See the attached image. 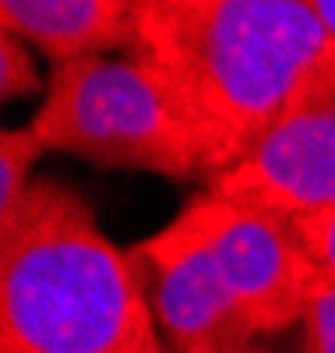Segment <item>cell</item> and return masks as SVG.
Returning <instances> with one entry per match:
<instances>
[{"label":"cell","instance_id":"6da1fadb","mask_svg":"<svg viewBox=\"0 0 335 353\" xmlns=\"http://www.w3.org/2000/svg\"><path fill=\"white\" fill-rule=\"evenodd\" d=\"M328 46L311 0H141L134 61L159 78L216 181L254 152Z\"/></svg>","mask_w":335,"mask_h":353},{"label":"cell","instance_id":"7a4b0ae2","mask_svg":"<svg viewBox=\"0 0 335 353\" xmlns=\"http://www.w3.org/2000/svg\"><path fill=\"white\" fill-rule=\"evenodd\" d=\"M131 254L88 201L36 181L0 226V353H163Z\"/></svg>","mask_w":335,"mask_h":353},{"label":"cell","instance_id":"3957f363","mask_svg":"<svg viewBox=\"0 0 335 353\" xmlns=\"http://www.w3.org/2000/svg\"><path fill=\"white\" fill-rule=\"evenodd\" d=\"M28 128L46 152H71L96 166L148 170L173 181L201 173L191 128L141 61L85 57L60 64Z\"/></svg>","mask_w":335,"mask_h":353},{"label":"cell","instance_id":"277c9868","mask_svg":"<svg viewBox=\"0 0 335 353\" xmlns=\"http://www.w3.org/2000/svg\"><path fill=\"white\" fill-rule=\"evenodd\" d=\"M173 223L212 254L258 336L300 321L318 265L303 248L293 216L208 188Z\"/></svg>","mask_w":335,"mask_h":353},{"label":"cell","instance_id":"5b68a950","mask_svg":"<svg viewBox=\"0 0 335 353\" xmlns=\"http://www.w3.org/2000/svg\"><path fill=\"white\" fill-rule=\"evenodd\" d=\"M208 188L293 219L335 212V43L307 71L254 152Z\"/></svg>","mask_w":335,"mask_h":353},{"label":"cell","instance_id":"8992f818","mask_svg":"<svg viewBox=\"0 0 335 353\" xmlns=\"http://www.w3.org/2000/svg\"><path fill=\"white\" fill-rule=\"evenodd\" d=\"M134 269L152 272L145 297L176 353H247L258 329L212 254L176 223L131 251Z\"/></svg>","mask_w":335,"mask_h":353},{"label":"cell","instance_id":"52a82bcc","mask_svg":"<svg viewBox=\"0 0 335 353\" xmlns=\"http://www.w3.org/2000/svg\"><path fill=\"white\" fill-rule=\"evenodd\" d=\"M141 0H4L0 25L28 46L53 57L57 68L106 57V50L131 46L138 36Z\"/></svg>","mask_w":335,"mask_h":353},{"label":"cell","instance_id":"ba28073f","mask_svg":"<svg viewBox=\"0 0 335 353\" xmlns=\"http://www.w3.org/2000/svg\"><path fill=\"white\" fill-rule=\"evenodd\" d=\"M46 145L32 128H8L0 134V226H8L32 191V166Z\"/></svg>","mask_w":335,"mask_h":353},{"label":"cell","instance_id":"9c48e42d","mask_svg":"<svg viewBox=\"0 0 335 353\" xmlns=\"http://www.w3.org/2000/svg\"><path fill=\"white\" fill-rule=\"evenodd\" d=\"M303 353H335V279L314 276L303 301Z\"/></svg>","mask_w":335,"mask_h":353},{"label":"cell","instance_id":"30bf717a","mask_svg":"<svg viewBox=\"0 0 335 353\" xmlns=\"http://www.w3.org/2000/svg\"><path fill=\"white\" fill-rule=\"evenodd\" d=\"M39 88V74L32 64L28 43H21L11 32H0V96L18 99V96H32Z\"/></svg>","mask_w":335,"mask_h":353},{"label":"cell","instance_id":"8fae6325","mask_svg":"<svg viewBox=\"0 0 335 353\" xmlns=\"http://www.w3.org/2000/svg\"><path fill=\"white\" fill-rule=\"evenodd\" d=\"M296 233H300L303 248H307L311 261L318 265V272L335 279V212L296 219Z\"/></svg>","mask_w":335,"mask_h":353},{"label":"cell","instance_id":"7c38bea8","mask_svg":"<svg viewBox=\"0 0 335 353\" xmlns=\"http://www.w3.org/2000/svg\"><path fill=\"white\" fill-rule=\"evenodd\" d=\"M311 8H314L318 21L325 25V32H328V39L335 43V0H311Z\"/></svg>","mask_w":335,"mask_h":353},{"label":"cell","instance_id":"4fadbf2b","mask_svg":"<svg viewBox=\"0 0 335 353\" xmlns=\"http://www.w3.org/2000/svg\"><path fill=\"white\" fill-rule=\"evenodd\" d=\"M163 353H176V350H163Z\"/></svg>","mask_w":335,"mask_h":353},{"label":"cell","instance_id":"5bb4252c","mask_svg":"<svg viewBox=\"0 0 335 353\" xmlns=\"http://www.w3.org/2000/svg\"><path fill=\"white\" fill-rule=\"evenodd\" d=\"M247 353H258V350H247Z\"/></svg>","mask_w":335,"mask_h":353}]
</instances>
